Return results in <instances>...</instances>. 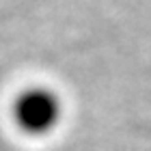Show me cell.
<instances>
[{"mask_svg":"<svg viewBox=\"0 0 151 151\" xmlns=\"http://www.w3.org/2000/svg\"><path fill=\"white\" fill-rule=\"evenodd\" d=\"M13 119L28 136H47L63 121V99L47 86L24 88L13 101Z\"/></svg>","mask_w":151,"mask_h":151,"instance_id":"cell-1","label":"cell"}]
</instances>
